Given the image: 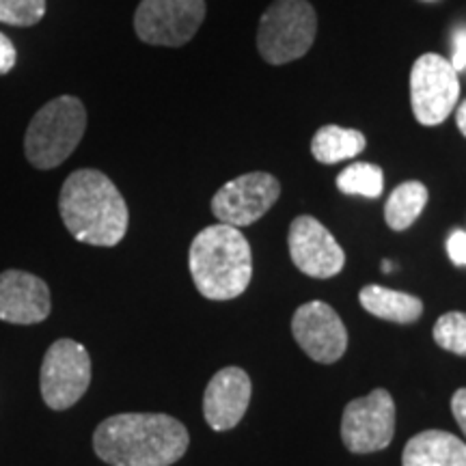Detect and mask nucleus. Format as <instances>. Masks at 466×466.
<instances>
[{
    "label": "nucleus",
    "mask_w": 466,
    "mask_h": 466,
    "mask_svg": "<svg viewBox=\"0 0 466 466\" xmlns=\"http://www.w3.org/2000/svg\"><path fill=\"white\" fill-rule=\"evenodd\" d=\"M318 33L316 9L307 0H275L258 28V50L270 66L299 61L311 50Z\"/></svg>",
    "instance_id": "39448f33"
},
{
    "label": "nucleus",
    "mask_w": 466,
    "mask_h": 466,
    "mask_svg": "<svg viewBox=\"0 0 466 466\" xmlns=\"http://www.w3.org/2000/svg\"><path fill=\"white\" fill-rule=\"evenodd\" d=\"M91 384V357L83 343L58 339L42 363V398L52 410H67L86 393Z\"/></svg>",
    "instance_id": "0eeeda50"
},
{
    "label": "nucleus",
    "mask_w": 466,
    "mask_h": 466,
    "mask_svg": "<svg viewBox=\"0 0 466 466\" xmlns=\"http://www.w3.org/2000/svg\"><path fill=\"white\" fill-rule=\"evenodd\" d=\"M291 335L316 363H337L348 348V330L339 313L322 300H311L296 309Z\"/></svg>",
    "instance_id": "9b49d317"
},
{
    "label": "nucleus",
    "mask_w": 466,
    "mask_h": 466,
    "mask_svg": "<svg viewBox=\"0 0 466 466\" xmlns=\"http://www.w3.org/2000/svg\"><path fill=\"white\" fill-rule=\"evenodd\" d=\"M46 14V0H0V22L11 26H35Z\"/></svg>",
    "instance_id": "412c9836"
},
{
    "label": "nucleus",
    "mask_w": 466,
    "mask_h": 466,
    "mask_svg": "<svg viewBox=\"0 0 466 466\" xmlns=\"http://www.w3.org/2000/svg\"><path fill=\"white\" fill-rule=\"evenodd\" d=\"M456 124H458V130L462 132V137L466 138V102H462V104H460V106H458Z\"/></svg>",
    "instance_id": "a878e982"
},
{
    "label": "nucleus",
    "mask_w": 466,
    "mask_h": 466,
    "mask_svg": "<svg viewBox=\"0 0 466 466\" xmlns=\"http://www.w3.org/2000/svg\"><path fill=\"white\" fill-rule=\"evenodd\" d=\"M460 97L458 72L445 56L421 55L410 72V106L421 126H439L456 108Z\"/></svg>",
    "instance_id": "423d86ee"
},
{
    "label": "nucleus",
    "mask_w": 466,
    "mask_h": 466,
    "mask_svg": "<svg viewBox=\"0 0 466 466\" xmlns=\"http://www.w3.org/2000/svg\"><path fill=\"white\" fill-rule=\"evenodd\" d=\"M50 289L44 279L25 270L0 272V319L9 324H39L50 316Z\"/></svg>",
    "instance_id": "4468645a"
},
{
    "label": "nucleus",
    "mask_w": 466,
    "mask_h": 466,
    "mask_svg": "<svg viewBox=\"0 0 466 466\" xmlns=\"http://www.w3.org/2000/svg\"><path fill=\"white\" fill-rule=\"evenodd\" d=\"M250 378L242 367H225L208 382L203 395V417L214 432L236 428L250 404Z\"/></svg>",
    "instance_id": "ddd939ff"
},
{
    "label": "nucleus",
    "mask_w": 466,
    "mask_h": 466,
    "mask_svg": "<svg viewBox=\"0 0 466 466\" xmlns=\"http://www.w3.org/2000/svg\"><path fill=\"white\" fill-rule=\"evenodd\" d=\"M86 130V110L74 96H61L44 104L26 130L25 154L39 171L63 165Z\"/></svg>",
    "instance_id": "20e7f679"
},
{
    "label": "nucleus",
    "mask_w": 466,
    "mask_h": 466,
    "mask_svg": "<svg viewBox=\"0 0 466 466\" xmlns=\"http://www.w3.org/2000/svg\"><path fill=\"white\" fill-rule=\"evenodd\" d=\"M395 436V401L387 389L352 400L341 417L343 445L352 453L387 450Z\"/></svg>",
    "instance_id": "1a4fd4ad"
},
{
    "label": "nucleus",
    "mask_w": 466,
    "mask_h": 466,
    "mask_svg": "<svg viewBox=\"0 0 466 466\" xmlns=\"http://www.w3.org/2000/svg\"><path fill=\"white\" fill-rule=\"evenodd\" d=\"M337 188L343 195H360L367 199H378L384 190V173L378 165L354 162L337 175Z\"/></svg>",
    "instance_id": "6ab92c4d"
},
{
    "label": "nucleus",
    "mask_w": 466,
    "mask_h": 466,
    "mask_svg": "<svg viewBox=\"0 0 466 466\" xmlns=\"http://www.w3.org/2000/svg\"><path fill=\"white\" fill-rule=\"evenodd\" d=\"M428 188L421 182H404L389 195L384 206V220L393 231H406L415 220L421 217L428 206Z\"/></svg>",
    "instance_id": "a211bd4d"
},
{
    "label": "nucleus",
    "mask_w": 466,
    "mask_h": 466,
    "mask_svg": "<svg viewBox=\"0 0 466 466\" xmlns=\"http://www.w3.org/2000/svg\"><path fill=\"white\" fill-rule=\"evenodd\" d=\"M450 63L456 72L466 69V28H460V31L453 35V55Z\"/></svg>",
    "instance_id": "b1692460"
},
{
    "label": "nucleus",
    "mask_w": 466,
    "mask_h": 466,
    "mask_svg": "<svg viewBox=\"0 0 466 466\" xmlns=\"http://www.w3.org/2000/svg\"><path fill=\"white\" fill-rule=\"evenodd\" d=\"M15 58H17V52H15L14 42H11L7 35L0 33V76L9 74L11 69H14Z\"/></svg>",
    "instance_id": "5701e85b"
},
{
    "label": "nucleus",
    "mask_w": 466,
    "mask_h": 466,
    "mask_svg": "<svg viewBox=\"0 0 466 466\" xmlns=\"http://www.w3.org/2000/svg\"><path fill=\"white\" fill-rule=\"evenodd\" d=\"M281 197V182L275 175L255 171L227 182L212 199V214L220 223L248 227L264 218Z\"/></svg>",
    "instance_id": "9d476101"
},
{
    "label": "nucleus",
    "mask_w": 466,
    "mask_h": 466,
    "mask_svg": "<svg viewBox=\"0 0 466 466\" xmlns=\"http://www.w3.org/2000/svg\"><path fill=\"white\" fill-rule=\"evenodd\" d=\"M367 147V138L363 132L341 126L319 127L311 141L313 158L322 165H337L341 160L357 158Z\"/></svg>",
    "instance_id": "f3484780"
},
{
    "label": "nucleus",
    "mask_w": 466,
    "mask_h": 466,
    "mask_svg": "<svg viewBox=\"0 0 466 466\" xmlns=\"http://www.w3.org/2000/svg\"><path fill=\"white\" fill-rule=\"evenodd\" d=\"M359 300L367 313L393 324H412L423 313V302L417 296L382 288V285H365Z\"/></svg>",
    "instance_id": "dca6fc26"
},
{
    "label": "nucleus",
    "mask_w": 466,
    "mask_h": 466,
    "mask_svg": "<svg viewBox=\"0 0 466 466\" xmlns=\"http://www.w3.org/2000/svg\"><path fill=\"white\" fill-rule=\"evenodd\" d=\"M188 268L203 299L233 300L247 291L253 277L250 244L238 227H206L190 244Z\"/></svg>",
    "instance_id": "7ed1b4c3"
},
{
    "label": "nucleus",
    "mask_w": 466,
    "mask_h": 466,
    "mask_svg": "<svg viewBox=\"0 0 466 466\" xmlns=\"http://www.w3.org/2000/svg\"><path fill=\"white\" fill-rule=\"evenodd\" d=\"M447 253L456 266H466V231H453L447 240Z\"/></svg>",
    "instance_id": "4be33fe9"
},
{
    "label": "nucleus",
    "mask_w": 466,
    "mask_h": 466,
    "mask_svg": "<svg viewBox=\"0 0 466 466\" xmlns=\"http://www.w3.org/2000/svg\"><path fill=\"white\" fill-rule=\"evenodd\" d=\"M432 337L436 346L458 357H466V313L450 311L441 316L434 324Z\"/></svg>",
    "instance_id": "aec40b11"
},
{
    "label": "nucleus",
    "mask_w": 466,
    "mask_h": 466,
    "mask_svg": "<svg viewBox=\"0 0 466 466\" xmlns=\"http://www.w3.org/2000/svg\"><path fill=\"white\" fill-rule=\"evenodd\" d=\"M401 466H466V442L451 432L425 430L406 442Z\"/></svg>",
    "instance_id": "2eb2a0df"
},
{
    "label": "nucleus",
    "mask_w": 466,
    "mask_h": 466,
    "mask_svg": "<svg viewBox=\"0 0 466 466\" xmlns=\"http://www.w3.org/2000/svg\"><path fill=\"white\" fill-rule=\"evenodd\" d=\"M58 212L76 240L91 247H116L130 223L119 188L96 168H80L69 175L58 197Z\"/></svg>",
    "instance_id": "f03ea898"
},
{
    "label": "nucleus",
    "mask_w": 466,
    "mask_h": 466,
    "mask_svg": "<svg viewBox=\"0 0 466 466\" xmlns=\"http://www.w3.org/2000/svg\"><path fill=\"white\" fill-rule=\"evenodd\" d=\"M206 20V0H141L134 31L151 46L179 48L188 44Z\"/></svg>",
    "instance_id": "6e6552de"
},
{
    "label": "nucleus",
    "mask_w": 466,
    "mask_h": 466,
    "mask_svg": "<svg viewBox=\"0 0 466 466\" xmlns=\"http://www.w3.org/2000/svg\"><path fill=\"white\" fill-rule=\"evenodd\" d=\"M188 445L186 425L165 412H121L93 434V450L108 466H171Z\"/></svg>",
    "instance_id": "f257e3e1"
},
{
    "label": "nucleus",
    "mask_w": 466,
    "mask_h": 466,
    "mask_svg": "<svg viewBox=\"0 0 466 466\" xmlns=\"http://www.w3.org/2000/svg\"><path fill=\"white\" fill-rule=\"evenodd\" d=\"M451 412L466 436V389H458L451 398Z\"/></svg>",
    "instance_id": "393cba45"
},
{
    "label": "nucleus",
    "mask_w": 466,
    "mask_h": 466,
    "mask_svg": "<svg viewBox=\"0 0 466 466\" xmlns=\"http://www.w3.org/2000/svg\"><path fill=\"white\" fill-rule=\"evenodd\" d=\"M382 270H393V264H389V261H384V264H382Z\"/></svg>",
    "instance_id": "bb28decb"
},
{
    "label": "nucleus",
    "mask_w": 466,
    "mask_h": 466,
    "mask_svg": "<svg viewBox=\"0 0 466 466\" xmlns=\"http://www.w3.org/2000/svg\"><path fill=\"white\" fill-rule=\"evenodd\" d=\"M289 258L302 275L313 279H330L346 266V253L333 233L313 217H299L288 233Z\"/></svg>",
    "instance_id": "f8f14e48"
}]
</instances>
